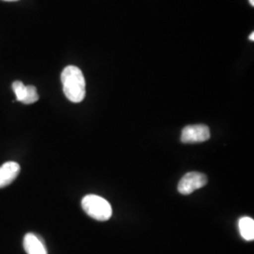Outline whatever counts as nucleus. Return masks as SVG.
Returning a JSON list of instances; mask_svg holds the SVG:
<instances>
[{"mask_svg": "<svg viewBox=\"0 0 254 254\" xmlns=\"http://www.w3.org/2000/svg\"><path fill=\"white\" fill-rule=\"evenodd\" d=\"M249 39L251 40V41H253L254 42V32H253L251 35H250V37H249Z\"/></svg>", "mask_w": 254, "mask_h": 254, "instance_id": "nucleus-10", "label": "nucleus"}, {"mask_svg": "<svg viewBox=\"0 0 254 254\" xmlns=\"http://www.w3.org/2000/svg\"><path fill=\"white\" fill-rule=\"evenodd\" d=\"M238 228L241 236L247 241H253L254 239V218L243 217L239 219Z\"/></svg>", "mask_w": 254, "mask_h": 254, "instance_id": "nucleus-7", "label": "nucleus"}, {"mask_svg": "<svg viewBox=\"0 0 254 254\" xmlns=\"http://www.w3.org/2000/svg\"><path fill=\"white\" fill-rule=\"evenodd\" d=\"M20 173V165L14 161H9L0 167V189L10 185L16 179Z\"/></svg>", "mask_w": 254, "mask_h": 254, "instance_id": "nucleus-5", "label": "nucleus"}, {"mask_svg": "<svg viewBox=\"0 0 254 254\" xmlns=\"http://www.w3.org/2000/svg\"><path fill=\"white\" fill-rule=\"evenodd\" d=\"M207 184V177L200 173H189L183 176L178 184V191L183 195H190Z\"/></svg>", "mask_w": 254, "mask_h": 254, "instance_id": "nucleus-4", "label": "nucleus"}, {"mask_svg": "<svg viewBox=\"0 0 254 254\" xmlns=\"http://www.w3.org/2000/svg\"><path fill=\"white\" fill-rule=\"evenodd\" d=\"M38 100H39V94L37 92L36 88L32 85L27 86V95L22 103L25 105H31Z\"/></svg>", "mask_w": 254, "mask_h": 254, "instance_id": "nucleus-9", "label": "nucleus"}, {"mask_svg": "<svg viewBox=\"0 0 254 254\" xmlns=\"http://www.w3.org/2000/svg\"><path fill=\"white\" fill-rule=\"evenodd\" d=\"M62 82L66 98L73 103H80L86 95V81L81 70L73 65L64 68Z\"/></svg>", "mask_w": 254, "mask_h": 254, "instance_id": "nucleus-1", "label": "nucleus"}, {"mask_svg": "<svg viewBox=\"0 0 254 254\" xmlns=\"http://www.w3.org/2000/svg\"><path fill=\"white\" fill-rule=\"evenodd\" d=\"M210 138V130L207 126H188L182 130L181 141L184 143H200Z\"/></svg>", "mask_w": 254, "mask_h": 254, "instance_id": "nucleus-3", "label": "nucleus"}, {"mask_svg": "<svg viewBox=\"0 0 254 254\" xmlns=\"http://www.w3.org/2000/svg\"><path fill=\"white\" fill-rule=\"evenodd\" d=\"M12 90L15 93L16 101L23 102L27 95V86L21 81H14L12 83Z\"/></svg>", "mask_w": 254, "mask_h": 254, "instance_id": "nucleus-8", "label": "nucleus"}, {"mask_svg": "<svg viewBox=\"0 0 254 254\" xmlns=\"http://www.w3.org/2000/svg\"><path fill=\"white\" fill-rule=\"evenodd\" d=\"M82 208L91 218L99 221L109 220L112 216V207L109 201L97 195H87L81 201Z\"/></svg>", "mask_w": 254, "mask_h": 254, "instance_id": "nucleus-2", "label": "nucleus"}, {"mask_svg": "<svg viewBox=\"0 0 254 254\" xmlns=\"http://www.w3.org/2000/svg\"><path fill=\"white\" fill-rule=\"evenodd\" d=\"M3 1H9V2H12V1H18V0H3Z\"/></svg>", "mask_w": 254, "mask_h": 254, "instance_id": "nucleus-12", "label": "nucleus"}, {"mask_svg": "<svg viewBox=\"0 0 254 254\" xmlns=\"http://www.w3.org/2000/svg\"><path fill=\"white\" fill-rule=\"evenodd\" d=\"M24 249L27 254H47L44 240L34 234H27L24 237Z\"/></svg>", "mask_w": 254, "mask_h": 254, "instance_id": "nucleus-6", "label": "nucleus"}, {"mask_svg": "<svg viewBox=\"0 0 254 254\" xmlns=\"http://www.w3.org/2000/svg\"><path fill=\"white\" fill-rule=\"evenodd\" d=\"M249 2H250V4H251L252 6H254V0H249Z\"/></svg>", "mask_w": 254, "mask_h": 254, "instance_id": "nucleus-11", "label": "nucleus"}]
</instances>
